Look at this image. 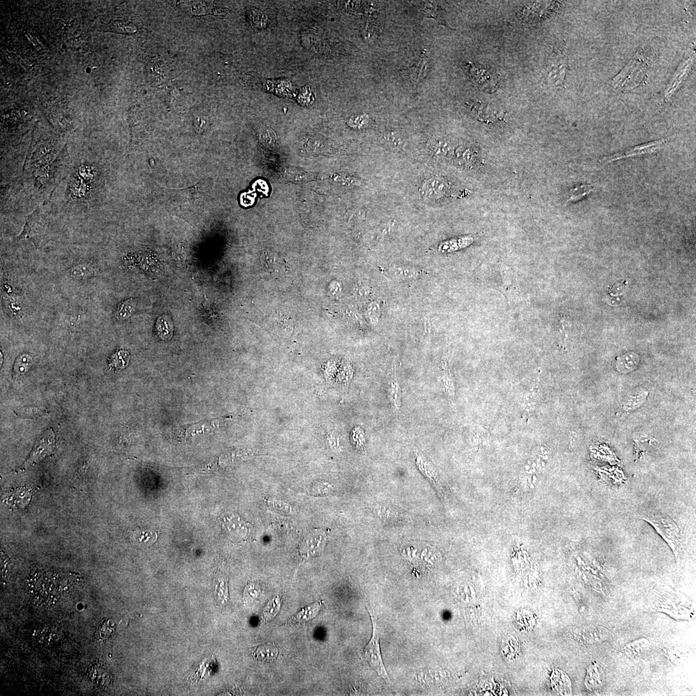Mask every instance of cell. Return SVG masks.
Listing matches in <instances>:
<instances>
[{
	"label": "cell",
	"instance_id": "cell-36",
	"mask_svg": "<svg viewBox=\"0 0 696 696\" xmlns=\"http://www.w3.org/2000/svg\"><path fill=\"white\" fill-rule=\"evenodd\" d=\"M537 478L536 477V476H533V477H532V483H535L536 482H537Z\"/></svg>",
	"mask_w": 696,
	"mask_h": 696
},
{
	"label": "cell",
	"instance_id": "cell-19",
	"mask_svg": "<svg viewBox=\"0 0 696 696\" xmlns=\"http://www.w3.org/2000/svg\"><path fill=\"white\" fill-rule=\"evenodd\" d=\"M278 655V649L271 644L258 646L254 652L257 660L262 662H272Z\"/></svg>",
	"mask_w": 696,
	"mask_h": 696
},
{
	"label": "cell",
	"instance_id": "cell-23",
	"mask_svg": "<svg viewBox=\"0 0 696 696\" xmlns=\"http://www.w3.org/2000/svg\"><path fill=\"white\" fill-rule=\"evenodd\" d=\"M33 364V359L30 355L24 354L18 357L14 364L12 375L14 377L23 375L28 371L29 367Z\"/></svg>",
	"mask_w": 696,
	"mask_h": 696
},
{
	"label": "cell",
	"instance_id": "cell-5",
	"mask_svg": "<svg viewBox=\"0 0 696 696\" xmlns=\"http://www.w3.org/2000/svg\"><path fill=\"white\" fill-rule=\"evenodd\" d=\"M665 143V141L662 140L648 143V144L641 145L640 146L633 148V149L616 153V154L609 155V156L602 157V159L599 160V161L600 164H610L611 162L618 161V160L624 159V158L651 154V153L658 152L659 150L662 149Z\"/></svg>",
	"mask_w": 696,
	"mask_h": 696
},
{
	"label": "cell",
	"instance_id": "cell-2",
	"mask_svg": "<svg viewBox=\"0 0 696 696\" xmlns=\"http://www.w3.org/2000/svg\"><path fill=\"white\" fill-rule=\"evenodd\" d=\"M643 519L655 528L669 545L678 564L681 556V537L680 528L675 521L665 513L659 512L646 513Z\"/></svg>",
	"mask_w": 696,
	"mask_h": 696
},
{
	"label": "cell",
	"instance_id": "cell-3",
	"mask_svg": "<svg viewBox=\"0 0 696 696\" xmlns=\"http://www.w3.org/2000/svg\"><path fill=\"white\" fill-rule=\"evenodd\" d=\"M51 228L49 216L44 209L38 206L27 216L23 231L18 240L32 242L37 249L43 247L50 240Z\"/></svg>",
	"mask_w": 696,
	"mask_h": 696
},
{
	"label": "cell",
	"instance_id": "cell-8",
	"mask_svg": "<svg viewBox=\"0 0 696 696\" xmlns=\"http://www.w3.org/2000/svg\"><path fill=\"white\" fill-rule=\"evenodd\" d=\"M541 389L539 383V377L534 380L529 391L525 393L522 403V423L527 422L528 419L539 405V399L541 396Z\"/></svg>",
	"mask_w": 696,
	"mask_h": 696
},
{
	"label": "cell",
	"instance_id": "cell-35",
	"mask_svg": "<svg viewBox=\"0 0 696 696\" xmlns=\"http://www.w3.org/2000/svg\"><path fill=\"white\" fill-rule=\"evenodd\" d=\"M389 141L390 143H392V144H393L394 146L398 147L399 145L401 143L399 138L398 137H397L396 135H394L393 134H391V135H389Z\"/></svg>",
	"mask_w": 696,
	"mask_h": 696
},
{
	"label": "cell",
	"instance_id": "cell-15",
	"mask_svg": "<svg viewBox=\"0 0 696 696\" xmlns=\"http://www.w3.org/2000/svg\"><path fill=\"white\" fill-rule=\"evenodd\" d=\"M321 605L319 603H315L310 605V606L305 607L302 610L300 611L295 614V616L288 619L286 624L303 623L305 622L315 618L316 615L319 613Z\"/></svg>",
	"mask_w": 696,
	"mask_h": 696
},
{
	"label": "cell",
	"instance_id": "cell-39",
	"mask_svg": "<svg viewBox=\"0 0 696 696\" xmlns=\"http://www.w3.org/2000/svg\"><path fill=\"white\" fill-rule=\"evenodd\" d=\"M528 482H529V483H532V479H531V478H528Z\"/></svg>",
	"mask_w": 696,
	"mask_h": 696
},
{
	"label": "cell",
	"instance_id": "cell-32",
	"mask_svg": "<svg viewBox=\"0 0 696 696\" xmlns=\"http://www.w3.org/2000/svg\"><path fill=\"white\" fill-rule=\"evenodd\" d=\"M266 502L273 509L277 510L278 512L287 513V514H293L294 512L292 506H290L287 503L283 502V501L270 498V499L267 500Z\"/></svg>",
	"mask_w": 696,
	"mask_h": 696
},
{
	"label": "cell",
	"instance_id": "cell-33",
	"mask_svg": "<svg viewBox=\"0 0 696 696\" xmlns=\"http://www.w3.org/2000/svg\"><path fill=\"white\" fill-rule=\"evenodd\" d=\"M248 17L253 26L262 27L266 23V19L264 17V14L257 10H251L249 12Z\"/></svg>",
	"mask_w": 696,
	"mask_h": 696
},
{
	"label": "cell",
	"instance_id": "cell-20",
	"mask_svg": "<svg viewBox=\"0 0 696 696\" xmlns=\"http://www.w3.org/2000/svg\"><path fill=\"white\" fill-rule=\"evenodd\" d=\"M428 62V58L425 54H424L420 58V60L414 64V65L412 66L410 69V75L414 85H417L420 81L423 80L424 76H426Z\"/></svg>",
	"mask_w": 696,
	"mask_h": 696
},
{
	"label": "cell",
	"instance_id": "cell-21",
	"mask_svg": "<svg viewBox=\"0 0 696 696\" xmlns=\"http://www.w3.org/2000/svg\"><path fill=\"white\" fill-rule=\"evenodd\" d=\"M473 243V238L470 236L463 237L458 239H453L448 241L444 242L439 246V250L445 252V251H453L459 250V249L466 247Z\"/></svg>",
	"mask_w": 696,
	"mask_h": 696
},
{
	"label": "cell",
	"instance_id": "cell-7",
	"mask_svg": "<svg viewBox=\"0 0 696 696\" xmlns=\"http://www.w3.org/2000/svg\"><path fill=\"white\" fill-rule=\"evenodd\" d=\"M469 72L471 77L475 81L478 86L482 89L490 92L497 88V78L495 74L489 69L482 66L475 65L473 63H469Z\"/></svg>",
	"mask_w": 696,
	"mask_h": 696
},
{
	"label": "cell",
	"instance_id": "cell-38",
	"mask_svg": "<svg viewBox=\"0 0 696 696\" xmlns=\"http://www.w3.org/2000/svg\"><path fill=\"white\" fill-rule=\"evenodd\" d=\"M531 466H532V468H536V466H537V463H536V462H533V463H531Z\"/></svg>",
	"mask_w": 696,
	"mask_h": 696
},
{
	"label": "cell",
	"instance_id": "cell-29",
	"mask_svg": "<svg viewBox=\"0 0 696 696\" xmlns=\"http://www.w3.org/2000/svg\"><path fill=\"white\" fill-rule=\"evenodd\" d=\"M429 149L438 157H445L449 154L450 149L448 143L442 141H434L429 145Z\"/></svg>",
	"mask_w": 696,
	"mask_h": 696
},
{
	"label": "cell",
	"instance_id": "cell-14",
	"mask_svg": "<svg viewBox=\"0 0 696 696\" xmlns=\"http://www.w3.org/2000/svg\"><path fill=\"white\" fill-rule=\"evenodd\" d=\"M552 676V685L554 689L563 695H571V683L568 676L560 670L554 671Z\"/></svg>",
	"mask_w": 696,
	"mask_h": 696
},
{
	"label": "cell",
	"instance_id": "cell-4",
	"mask_svg": "<svg viewBox=\"0 0 696 696\" xmlns=\"http://www.w3.org/2000/svg\"><path fill=\"white\" fill-rule=\"evenodd\" d=\"M367 608L368 609L373 623V636L371 640L364 648V655L365 659L369 663L370 666L376 671V672L381 676L383 680L387 683H390V680L388 675L382 661L381 649H380V641L378 628L376 621L375 620V616L373 613L371 607L367 604Z\"/></svg>",
	"mask_w": 696,
	"mask_h": 696
},
{
	"label": "cell",
	"instance_id": "cell-42",
	"mask_svg": "<svg viewBox=\"0 0 696 696\" xmlns=\"http://www.w3.org/2000/svg\"><path fill=\"white\" fill-rule=\"evenodd\" d=\"M532 472H533V473H536V471H537V470H536V469H535V468H532Z\"/></svg>",
	"mask_w": 696,
	"mask_h": 696
},
{
	"label": "cell",
	"instance_id": "cell-12",
	"mask_svg": "<svg viewBox=\"0 0 696 696\" xmlns=\"http://www.w3.org/2000/svg\"><path fill=\"white\" fill-rule=\"evenodd\" d=\"M651 647L650 641L648 639L642 638L626 644L622 651L627 657L631 660H636L642 658L647 653Z\"/></svg>",
	"mask_w": 696,
	"mask_h": 696
},
{
	"label": "cell",
	"instance_id": "cell-31",
	"mask_svg": "<svg viewBox=\"0 0 696 696\" xmlns=\"http://www.w3.org/2000/svg\"><path fill=\"white\" fill-rule=\"evenodd\" d=\"M111 28L117 33L131 34L136 32L135 27L132 24L127 21H115L111 25Z\"/></svg>",
	"mask_w": 696,
	"mask_h": 696
},
{
	"label": "cell",
	"instance_id": "cell-13",
	"mask_svg": "<svg viewBox=\"0 0 696 696\" xmlns=\"http://www.w3.org/2000/svg\"><path fill=\"white\" fill-rule=\"evenodd\" d=\"M391 277L398 281H413L418 279L421 271L412 266H393L389 270Z\"/></svg>",
	"mask_w": 696,
	"mask_h": 696
},
{
	"label": "cell",
	"instance_id": "cell-17",
	"mask_svg": "<svg viewBox=\"0 0 696 696\" xmlns=\"http://www.w3.org/2000/svg\"><path fill=\"white\" fill-rule=\"evenodd\" d=\"M155 331L159 339L164 341L171 339L174 333V325L171 319L167 315L158 318L155 323Z\"/></svg>",
	"mask_w": 696,
	"mask_h": 696
},
{
	"label": "cell",
	"instance_id": "cell-1",
	"mask_svg": "<svg viewBox=\"0 0 696 696\" xmlns=\"http://www.w3.org/2000/svg\"><path fill=\"white\" fill-rule=\"evenodd\" d=\"M653 610L662 612L676 619L695 618L694 604L683 594L670 588L655 590L651 595Z\"/></svg>",
	"mask_w": 696,
	"mask_h": 696
},
{
	"label": "cell",
	"instance_id": "cell-18",
	"mask_svg": "<svg viewBox=\"0 0 696 696\" xmlns=\"http://www.w3.org/2000/svg\"><path fill=\"white\" fill-rule=\"evenodd\" d=\"M69 273L75 280L85 281L95 277L98 271L95 267L88 264H79L72 266Z\"/></svg>",
	"mask_w": 696,
	"mask_h": 696
},
{
	"label": "cell",
	"instance_id": "cell-6",
	"mask_svg": "<svg viewBox=\"0 0 696 696\" xmlns=\"http://www.w3.org/2000/svg\"><path fill=\"white\" fill-rule=\"evenodd\" d=\"M55 444H54V434L53 432L48 431L44 433L39 438V440L34 446L33 451L30 456L27 459L25 466H29L36 462H38L42 459L49 456L53 452Z\"/></svg>",
	"mask_w": 696,
	"mask_h": 696
},
{
	"label": "cell",
	"instance_id": "cell-41",
	"mask_svg": "<svg viewBox=\"0 0 696 696\" xmlns=\"http://www.w3.org/2000/svg\"><path fill=\"white\" fill-rule=\"evenodd\" d=\"M542 466H543V467H544V466H545V462H544V461H542Z\"/></svg>",
	"mask_w": 696,
	"mask_h": 696
},
{
	"label": "cell",
	"instance_id": "cell-25",
	"mask_svg": "<svg viewBox=\"0 0 696 696\" xmlns=\"http://www.w3.org/2000/svg\"><path fill=\"white\" fill-rule=\"evenodd\" d=\"M281 607V599L280 597H275L268 602L265 608L264 609L262 614V619L264 621H270L274 617L276 616L280 611Z\"/></svg>",
	"mask_w": 696,
	"mask_h": 696
},
{
	"label": "cell",
	"instance_id": "cell-22",
	"mask_svg": "<svg viewBox=\"0 0 696 696\" xmlns=\"http://www.w3.org/2000/svg\"><path fill=\"white\" fill-rule=\"evenodd\" d=\"M442 383L444 393L451 400L455 399V380L450 369L448 367H444L443 375L442 376Z\"/></svg>",
	"mask_w": 696,
	"mask_h": 696
},
{
	"label": "cell",
	"instance_id": "cell-26",
	"mask_svg": "<svg viewBox=\"0 0 696 696\" xmlns=\"http://www.w3.org/2000/svg\"><path fill=\"white\" fill-rule=\"evenodd\" d=\"M129 359L130 355L128 352L124 350H120L110 358L109 365L110 367L114 368L122 369L127 366Z\"/></svg>",
	"mask_w": 696,
	"mask_h": 696
},
{
	"label": "cell",
	"instance_id": "cell-40",
	"mask_svg": "<svg viewBox=\"0 0 696 696\" xmlns=\"http://www.w3.org/2000/svg\"><path fill=\"white\" fill-rule=\"evenodd\" d=\"M530 488H531V489H534V488H535V486H534V485L532 484V483H530Z\"/></svg>",
	"mask_w": 696,
	"mask_h": 696
},
{
	"label": "cell",
	"instance_id": "cell-16",
	"mask_svg": "<svg viewBox=\"0 0 696 696\" xmlns=\"http://www.w3.org/2000/svg\"><path fill=\"white\" fill-rule=\"evenodd\" d=\"M387 397L390 403L396 410H399L401 406L402 389L398 380L392 376L387 384Z\"/></svg>",
	"mask_w": 696,
	"mask_h": 696
},
{
	"label": "cell",
	"instance_id": "cell-37",
	"mask_svg": "<svg viewBox=\"0 0 696 696\" xmlns=\"http://www.w3.org/2000/svg\"><path fill=\"white\" fill-rule=\"evenodd\" d=\"M525 470H526V471H529V470H530V465H529V464H528V465L525 466Z\"/></svg>",
	"mask_w": 696,
	"mask_h": 696
},
{
	"label": "cell",
	"instance_id": "cell-10",
	"mask_svg": "<svg viewBox=\"0 0 696 696\" xmlns=\"http://www.w3.org/2000/svg\"><path fill=\"white\" fill-rule=\"evenodd\" d=\"M448 189V185L444 179L434 177L424 184L422 187V193L427 198L438 199L446 194Z\"/></svg>",
	"mask_w": 696,
	"mask_h": 696
},
{
	"label": "cell",
	"instance_id": "cell-34",
	"mask_svg": "<svg viewBox=\"0 0 696 696\" xmlns=\"http://www.w3.org/2000/svg\"><path fill=\"white\" fill-rule=\"evenodd\" d=\"M368 315L372 324L377 325L380 316H381V308H380L378 303H373L372 305H369Z\"/></svg>",
	"mask_w": 696,
	"mask_h": 696
},
{
	"label": "cell",
	"instance_id": "cell-27",
	"mask_svg": "<svg viewBox=\"0 0 696 696\" xmlns=\"http://www.w3.org/2000/svg\"><path fill=\"white\" fill-rule=\"evenodd\" d=\"M594 186L591 184H582L575 187L571 191L570 196L567 202H575L579 201L584 198L594 191Z\"/></svg>",
	"mask_w": 696,
	"mask_h": 696
},
{
	"label": "cell",
	"instance_id": "cell-11",
	"mask_svg": "<svg viewBox=\"0 0 696 696\" xmlns=\"http://www.w3.org/2000/svg\"><path fill=\"white\" fill-rule=\"evenodd\" d=\"M582 639L585 643L596 644L610 640L613 633L602 626H593L582 631Z\"/></svg>",
	"mask_w": 696,
	"mask_h": 696
},
{
	"label": "cell",
	"instance_id": "cell-28",
	"mask_svg": "<svg viewBox=\"0 0 696 696\" xmlns=\"http://www.w3.org/2000/svg\"><path fill=\"white\" fill-rule=\"evenodd\" d=\"M638 362V358L636 355H628L621 358L618 362V367L622 372H629L635 368Z\"/></svg>",
	"mask_w": 696,
	"mask_h": 696
},
{
	"label": "cell",
	"instance_id": "cell-30",
	"mask_svg": "<svg viewBox=\"0 0 696 696\" xmlns=\"http://www.w3.org/2000/svg\"><path fill=\"white\" fill-rule=\"evenodd\" d=\"M259 139L263 143L264 146L268 148H273L276 142V135L273 130L270 128H265L261 130L259 134Z\"/></svg>",
	"mask_w": 696,
	"mask_h": 696
},
{
	"label": "cell",
	"instance_id": "cell-24",
	"mask_svg": "<svg viewBox=\"0 0 696 696\" xmlns=\"http://www.w3.org/2000/svg\"><path fill=\"white\" fill-rule=\"evenodd\" d=\"M135 308V303L133 298L125 300L115 310V317L118 320L127 319L134 312Z\"/></svg>",
	"mask_w": 696,
	"mask_h": 696
},
{
	"label": "cell",
	"instance_id": "cell-9",
	"mask_svg": "<svg viewBox=\"0 0 696 696\" xmlns=\"http://www.w3.org/2000/svg\"><path fill=\"white\" fill-rule=\"evenodd\" d=\"M605 680H606V675H605L603 668L598 663L594 661L588 666L586 678H585L584 684L589 692H598L603 687Z\"/></svg>",
	"mask_w": 696,
	"mask_h": 696
}]
</instances>
